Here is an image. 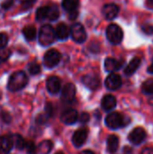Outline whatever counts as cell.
I'll list each match as a JSON object with an SVG mask.
<instances>
[{"instance_id":"cell-1","label":"cell","mask_w":153,"mask_h":154,"mask_svg":"<svg viewBox=\"0 0 153 154\" xmlns=\"http://www.w3.org/2000/svg\"><path fill=\"white\" fill-rule=\"evenodd\" d=\"M27 75L23 71H16L10 76L7 83V88L12 92L19 91L23 89L27 85Z\"/></svg>"},{"instance_id":"cell-2","label":"cell","mask_w":153,"mask_h":154,"mask_svg":"<svg viewBox=\"0 0 153 154\" xmlns=\"http://www.w3.org/2000/svg\"><path fill=\"white\" fill-rule=\"evenodd\" d=\"M56 40V33L53 27L50 24L41 26L38 33V42L42 46H49Z\"/></svg>"},{"instance_id":"cell-3","label":"cell","mask_w":153,"mask_h":154,"mask_svg":"<svg viewBox=\"0 0 153 154\" xmlns=\"http://www.w3.org/2000/svg\"><path fill=\"white\" fill-rule=\"evenodd\" d=\"M106 37L112 44L116 45L122 42L124 39V32L119 25L112 23L106 29Z\"/></svg>"},{"instance_id":"cell-4","label":"cell","mask_w":153,"mask_h":154,"mask_svg":"<svg viewBox=\"0 0 153 154\" xmlns=\"http://www.w3.org/2000/svg\"><path fill=\"white\" fill-rule=\"evenodd\" d=\"M106 125L110 129H118L126 125L125 118L119 113L114 112L109 114L106 118Z\"/></svg>"},{"instance_id":"cell-5","label":"cell","mask_w":153,"mask_h":154,"mask_svg":"<svg viewBox=\"0 0 153 154\" xmlns=\"http://www.w3.org/2000/svg\"><path fill=\"white\" fill-rule=\"evenodd\" d=\"M61 59V54L55 49H50L44 54L43 63L48 69H52L59 64Z\"/></svg>"},{"instance_id":"cell-6","label":"cell","mask_w":153,"mask_h":154,"mask_svg":"<svg viewBox=\"0 0 153 154\" xmlns=\"http://www.w3.org/2000/svg\"><path fill=\"white\" fill-rule=\"evenodd\" d=\"M70 35H71L73 41L78 43H83L87 40L86 30H85L84 26L79 23H76L71 25Z\"/></svg>"},{"instance_id":"cell-7","label":"cell","mask_w":153,"mask_h":154,"mask_svg":"<svg viewBox=\"0 0 153 154\" xmlns=\"http://www.w3.org/2000/svg\"><path fill=\"white\" fill-rule=\"evenodd\" d=\"M146 136H147L146 131L142 127H137L130 133L128 139L133 144L139 145L144 142V140L146 139Z\"/></svg>"},{"instance_id":"cell-8","label":"cell","mask_w":153,"mask_h":154,"mask_svg":"<svg viewBox=\"0 0 153 154\" xmlns=\"http://www.w3.org/2000/svg\"><path fill=\"white\" fill-rule=\"evenodd\" d=\"M106 87L109 90H116L122 86V79L118 74L112 73L106 79Z\"/></svg>"},{"instance_id":"cell-9","label":"cell","mask_w":153,"mask_h":154,"mask_svg":"<svg viewBox=\"0 0 153 154\" xmlns=\"http://www.w3.org/2000/svg\"><path fill=\"white\" fill-rule=\"evenodd\" d=\"M76 94V87L72 83H68L64 86L61 93V99L65 103H70L74 100Z\"/></svg>"},{"instance_id":"cell-10","label":"cell","mask_w":153,"mask_h":154,"mask_svg":"<svg viewBox=\"0 0 153 154\" xmlns=\"http://www.w3.org/2000/svg\"><path fill=\"white\" fill-rule=\"evenodd\" d=\"M119 13V7L115 4H106L102 8V14L107 20L115 19Z\"/></svg>"},{"instance_id":"cell-11","label":"cell","mask_w":153,"mask_h":154,"mask_svg":"<svg viewBox=\"0 0 153 154\" xmlns=\"http://www.w3.org/2000/svg\"><path fill=\"white\" fill-rule=\"evenodd\" d=\"M87 138V129H79L75 132L72 137V143L75 147L79 148L81 147Z\"/></svg>"},{"instance_id":"cell-12","label":"cell","mask_w":153,"mask_h":154,"mask_svg":"<svg viewBox=\"0 0 153 154\" xmlns=\"http://www.w3.org/2000/svg\"><path fill=\"white\" fill-rule=\"evenodd\" d=\"M82 83L89 89L96 90L100 86V79L96 75H85L82 78Z\"/></svg>"},{"instance_id":"cell-13","label":"cell","mask_w":153,"mask_h":154,"mask_svg":"<svg viewBox=\"0 0 153 154\" xmlns=\"http://www.w3.org/2000/svg\"><path fill=\"white\" fill-rule=\"evenodd\" d=\"M60 120L66 125H72L78 120V112L75 109H67L61 114Z\"/></svg>"},{"instance_id":"cell-14","label":"cell","mask_w":153,"mask_h":154,"mask_svg":"<svg viewBox=\"0 0 153 154\" xmlns=\"http://www.w3.org/2000/svg\"><path fill=\"white\" fill-rule=\"evenodd\" d=\"M46 88H47L48 91L50 94H57V93H59V91L60 89V79L58 77H56V76L50 77L47 79Z\"/></svg>"},{"instance_id":"cell-15","label":"cell","mask_w":153,"mask_h":154,"mask_svg":"<svg viewBox=\"0 0 153 154\" xmlns=\"http://www.w3.org/2000/svg\"><path fill=\"white\" fill-rule=\"evenodd\" d=\"M14 146L11 136L4 135L0 137V154H8Z\"/></svg>"},{"instance_id":"cell-16","label":"cell","mask_w":153,"mask_h":154,"mask_svg":"<svg viewBox=\"0 0 153 154\" xmlns=\"http://www.w3.org/2000/svg\"><path fill=\"white\" fill-rule=\"evenodd\" d=\"M55 33H56V38H58L59 40L64 41L68 39L69 36L70 35V28L66 23H59L55 30Z\"/></svg>"},{"instance_id":"cell-17","label":"cell","mask_w":153,"mask_h":154,"mask_svg":"<svg viewBox=\"0 0 153 154\" xmlns=\"http://www.w3.org/2000/svg\"><path fill=\"white\" fill-rule=\"evenodd\" d=\"M123 66V61L114 58H107L105 60V69L108 72H114L120 69Z\"/></svg>"},{"instance_id":"cell-18","label":"cell","mask_w":153,"mask_h":154,"mask_svg":"<svg viewBox=\"0 0 153 154\" xmlns=\"http://www.w3.org/2000/svg\"><path fill=\"white\" fill-rule=\"evenodd\" d=\"M101 106L106 112L113 110L116 106V98L113 95H106L101 101Z\"/></svg>"},{"instance_id":"cell-19","label":"cell","mask_w":153,"mask_h":154,"mask_svg":"<svg viewBox=\"0 0 153 154\" xmlns=\"http://www.w3.org/2000/svg\"><path fill=\"white\" fill-rule=\"evenodd\" d=\"M52 113H53V110H52V106L50 103H48L45 106V109H44V112L41 115H39L37 117H36V122L38 124H43L45 122H47L50 117L52 116Z\"/></svg>"},{"instance_id":"cell-20","label":"cell","mask_w":153,"mask_h":154,"mask_svg":"<svg viewBox=\"0 0 153 154\" xmlns=\"http://www.w3.org/2000/svg\"><path fill=\"white\" fill-rule=\"evenodd\" d=\"M141 65V59L140 58H134L133 59L130 63L126 66V68L124 69V74L126 76H132L140 67Z\"/></svg>"},{"instance_id":"cell-21","label":"cell","mask_w":153,"mask_h":154,"mask_svg":"<svg viewBox=\"0 0 153 154\" xmlns=\"http://www.w3.org/2000/svg\"><path fill=\"white\" fill-rule=\"evenodd\" d=\"M61 5L68 13L78 11L79 5V0H62Z\"/></svg>"},{"instance_id":"cell-22","label":"cell","mask_w":153,"mask_h":154,"mask_svg":"<svg viewBox=\"0 0 153 154\" xmlns=\"http://www.w3.org/2000/svg\"><path fill=\"white\" fill-rule=\"evenodd\" d=\"M119 147V139L116 135H110L107 139V151L110 153H115Z\"/></svg>"},{"instance_id":"cell-23","label":"cell","mask_w":153,"mask_h":154,"mask_svg":"<svg viewBox=\"0 0 153 154\" xmlns=\"http://www.w3.org/2000/svg\"><path fill=\"white\" fill-rule=\"evenodd\" d=\"M23 34L26 41L32 42V41L35 40V38L37 36V32H36V29L34 26L27 25L23 29Z\"/></svg>"},{"instance_id":"cell-24","label":"cell","mask_w":153,"mask_h":154,"mask_svg":"<svg viewBox=\"0 0 153 154\" xmlns=\"http://www.w3.org/2000/svg\"><path fill=\"white\" fill-rule=\"evenodd\" d=\"M53 143L50 140H46L41 142L37 146V152L38 154H49L52 150Z\"/></svg>"},{"instance_id":"cell-25","label":"cell","mask_w":153,"mask_h":154,"mask_svg":"<svg viewBox=\"0 0 153 154\" xmlns=\"http://www.w3.org/2000/svg\"><path fill=\"white\" fill-rule=\"evenodd\" d=\"M60 17V10L56 5H48V14L47 19L50 21H56Z\"/></svg>"},{"instance_id":"cell-26","label":"cell","mask_w":153,"mask_h":154,"mask_svg":"<svg viewBox=\"0 0 153 154\" xmlns=\"http://www.w3.org/2000/svg\"><path fill=\"white\" fill-rule=\"evenodd\" d=\"M47 14H48V6H41L37 9L36 11V19L39 22H42L45 19H47Z\"/></svg>"},{"instance_id":"cell-27","label":"cell","mask_w":153,"mask_h":154,"mask_svg":"<svg viewBox=\"0 0 153 154\" xmlns=\"http://www.w3.org/2000/svg\"><path fill=\"white\" fill-rule=\"evenodd\" d=\"M12 139H13V143L15 145V147L18 149V150H23L24 149L25 147V141L24 139L19 135V134H15V135H13L12 136Z\"/></svg>"},{"instance_id":"cell-28","label":"cell","mask_w":153,"mask_h":154,"mask_svg":"<svg viewBox=\"0 0 153 154\" xmlns=\"http://www.w3.org/2000/svg\"><path fill=\"white\" fill-rule=\"evenodd\" d=\"M142 92L145 95H149V96H153V79H148L146 80L142 87Z\"/></svg>"},{"instance_id":"cell-29","label":"cell","mask_w":153,"mask_h":154,"mask_svg":"<svg viewBox=\"0 0 153 154\" xmlns=\"http://www.w3.org/2000/svg\"><path fill=\"white\" fill-rule=\"evenodd\" d=\"M28 70L32 75H37L41 72V66L36 61H32L28 65Z\"/></svg>"},{"instance_id":"cell-30","label":"cell","mask_w":153,"mask_h":154,"mask_svg":"<svg viewBox=\"0 0 153 154\" xmlns=\"http://www.w3.org/2000/svg\"><path fill=\"white\" fill-rule=\"evenodd\" d=\"M11 51L7 50V49H2L0 50V63L5 62V60H7L9 59V57L11 56Z\"/></svg>"},{"instance_id":"cell-31","label":"cell","mask_w":153,"mask_h":154,"mask_svg":"<svg viewBox=\"0 0 153 154\" xmlns=\"http://www.w3.org/2000/svg\"><path fill=\"white\" fill-rule=\"evenodd\" d=\"M24 149L26 150L28 154H36L37 152V147L35 146V144L32 142H27L25 143Z\"/></svg>"},{"instance_id":"cell-32","label":"cell","mask_w":153,"mask_h":154,"mask_svg":"<svg viewBox=\"0 0 153 154\" xmlns=\"http://www.w3.org/2000/svg\"><path fill=\"white\" fill-rule=\"evenodd\" d=\"M8 42V36L5 32H0V50L4 49Z\"/></svg>"},{"instance_id":"cell-33","label":"cell","mask_w":153,"mask_h":154,"mask_svg":"<svg viewBox=\"0 0 153 154\" xmlns=\"http://www.w3.org/2000/svg\"><path fill=\"white\" fill-rule=\"evenodd\" d=\"M23 9H29L32 7L37 0H18Z\"/></svg>"},{"instance_id":"cell-34","label":"cell","mask_w":153,"mask_h":154,"mask_svg":"<svg viewBox=\"0 0 153 154\" xmlns=\"http://www.w3.org/2000/svg\"><path fill=\"white\" fill-rule=\"evenodd\" d=\"M14 0H3L0 4L1 7L5 10H7L9 8H11V6L14 5Z\"/></svg>"},{"instance_id":"cell-35","label":"cell","mask_w":153,"mask_h":154,"mask_svg":"<svg viewBox=\"0 0 153 154\" xmlns=\"http://www.w3.org/2000/svg\"><path fill=\"white\" fill-rule=\"evenodd\" d=\"M0 117H1V119H2L5 123H10V122H11V116H10V115H9L7 112L2 111L1 114H0Z\"/></svg>"},{"instance_id":"cell-36","label":"cell","mask_w":153,"mask_h":154,"mask_svg":"<svg viewBox=\"0 0 153 154\" xmlns=\"http://www.w3.org/2000/svg\"><path fill=\"white\" fill-rule=\"evenodd\" d=\"M79 121L82 123V124H86L89 121V115L87 113H82L80 115V117H79Z\"/></svg>"},{"instance_id":"cell-37","label":"cell","mask_w":153,"mask_h":154,"mask_svg":"<svg viewBox=\"0 0 153 154\" xmlns=\"http://www.w3.org/2000/svg\"><path fill=\"white\" fill-rule=\"evenodd\" d=\"M142 31H143L145 33H147V34H151V33H153V26L149 25V24L143 25V26H142Z\"/></svg>"},{"instance_id":"cell-38","label":"cell","mask_w":153,"mask_h":154,"mask_svg":"<svg viewBox=\"0 0 153 154\" xmlns=\"http://www.w3.org/2000/svg\"><path fill=\"white\" fill-rule=\"evenodd\" d=\"M78 15V11H75V12H72V13H69V18L70 20H75Z\"/></svg>"},{"instance_id":"cell-39","label":"cell","mask_w":153,"mask_h":154,"mask_svg":"<svg viewBox=\"0 0 153 154\" xmlns=\"http://www.w3.org/2000/svg\"><path fill=\"white\" fill-rule=\"evenodd\" d=\"M141 154H153V149H151V148H145V149H143V151L142 152Z\"/></svg>"},{"instance_id":"cell-40","label":"cell","mask_w":153,"mask_h":154,"mask_svg":"<svg viewBox=\"0 0 153 154\" xmlns=\"http://www.w3.org/2000/svg\"><path fill=\"white\" fill-rule=\"evenodd\" d=\"M148 72H149V73H151V74H153V60H152V63L151 64V66L148 68Z\"/></svg>"},{"instance_id":"cell-41","label":"cell","mask_w":153,"mask_h":154,"mask_svg":"<svg viewBox=\"0 0 153 154\" xmlns=\"http://www.w3.org/2000/svg\"><path fill=\"white\" fill-rule=\"evenodd\" d=\"M80 154H95L93 152H91V151H83Z\"/></svg>"},{"instance_id":"cell-42","label":"cell","mask_w":153,"mask_h":154,"mask_svg":"<svg viewBox=\"0 0 153 154\" xmlns=\"http://www.w3.org/2000/svg\"><path fill=\"white\" fill-rule=\"evenodd\" d=\"M147 2H148L149 6H150V7H151V8H153V0H147Z\"/></svg>"},{"instance_id":"cell-43","label":"cell","mask_w":153,"mask_h":154,"mask_svg":"<svg viewBox=\"0 0 153 154\" xmlns=\"http://www.w3.org/2000/svg\"><path fill=\"white\" fill-rule=\"evenodd\" d=\"M55 154H64L62 152H56Z\"/></svg>"}]
</instances>
